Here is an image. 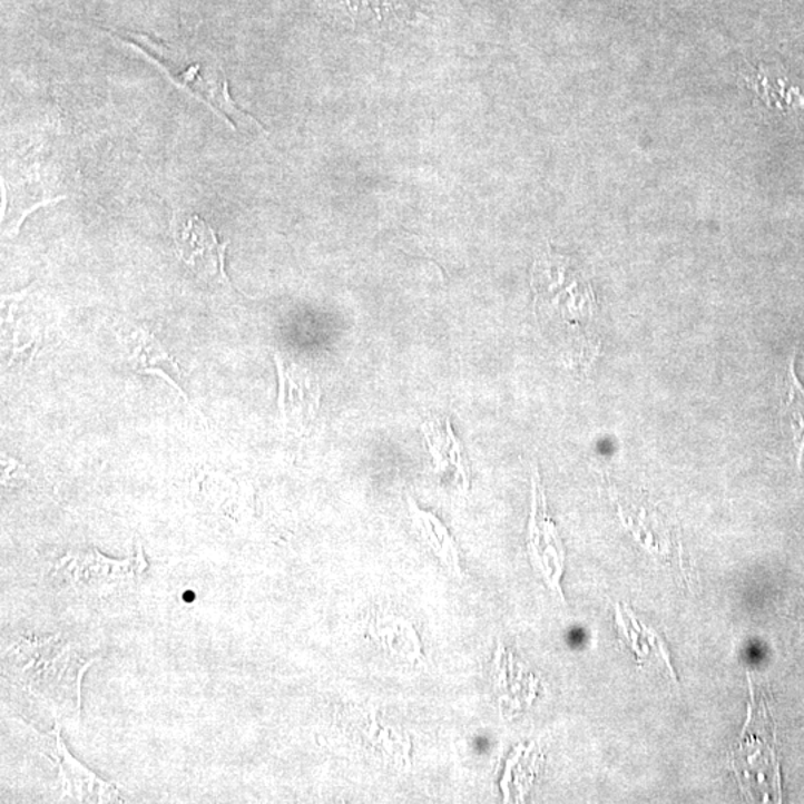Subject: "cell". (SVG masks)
<instances>
[{
	"instance_id": "obj_6",
	"label": "cell",
	"mask_w": 804,
	"mask_h": 804,
	"mask_svg": "<svg viewBox=\"0 0 804 804\" xmlns=\"http://www.w3.org/2000/svg\"><path fill=\"white\" fill-rule=\"evenodd\" d=\"M795 355L797 349L791 355L788 365L780 374L781 393V419L782 425L788 426L791 440H793L795 462L798 470H802L804 454V386L795 373Z\"/></svg>"
},
{
	"instance_id": "obj_3",
	"label": "cell",
	"mask_w": 804,
	"mask_h": 804,
	"mask_svg": "<svg viewBox=\"0 0 804 804\" xmlns=\"http://www.w3.org/2000/svg\"><path fill=\"white\" fill-rule=\"evenodd\" d=\"M147 569L143 545L136 540L126 559L106 558L96 547L70 550L52 572L81 598L104 599L138 586Z\"/></svg>"
},
{
	"instance_id": "obj_2",
	"label": "cell",
	"mask_w": 804,
	"mask_h": 804,
	"mask_svg": "<svg viewBox=\"0 0 804 804\" xmlns=\"http://www.w3.org/2000/svg\"><path fill=\"white\" fill-rule=\"evenodd\" d=\"M96 661L61 635L17 640L3 656L8 677L70 727L81 723L82 679Z\"/></svg>"
},
{
	"instance_id": "obj_5",
	"label": "cell",
	"mask_w": 804,
	"mask_h": 804,
	"mask_svg": "<svg viewBox=\"0 0 804 804\" xmlns=\"http://www.w3.org/2000/svg\"><path fill=\"white\" fill-rule=\"evenodd\" d=\"M60 727V724L56 723V731L51 733L55 737L52 757L59 766L61 786H63L66 797L75 803H121L122 797L117 785L101 780L90 768L73 758L61 739Z\"/></svg>"
},
{
	"instance_id": "obj_4",
	"label": "cell",
	"mask_w": 804,
	"mask_h": 804,
	"mask_svg": "<svg viewBox=\"0 0 804 804\" xmlns=\"http://www.w3.org/2000/svg\"><path fill=\"white\" fill-rule=\"evenodd\" d=\"M176 254L200 275L218 276L220 284L229 286L224 271L225 251L228 242L219 243L218 236L198 216L176 214L171 219Z\"/></svg>"
},
{
	"instance_id": "obj_7",
	"label": "cell",
	"mask_w": 804,
	"mask_h": 804,
	"mask_svg": "<svg viewBox=\"0 0 804 804\" xmlns=\"http://www.w3.org/2000/svg\"><path fill=\"white\" fill-rule=\"evenodd\" d=\"M130 360L135 362L136 365L139 364V369L145 371V373H148V371L153 369V365L160 364L163 361L176 365L174 357L167 355V353L163 351L160 343H158L151 334L147 333H140L139 346L136 349V352L133 353Z\"/></svg>"
},
{
	"instance_id": "obj_1",
	"label": "cell",
	"mask_w": 804,
	"mask_h": 804,
	"mask_svg": "<svg viewBox=\"0 0 804 804\" xmlns=\"http://www.w3.org/2000/svg\"><path fill=\"white\" fill-rule=\"evenodd\" d=\"M535 315L560 343L569 361L590 365L598 355V303L585 273L567 256H540L532 268Z\"/></svg>"
}]
</instances>
